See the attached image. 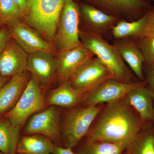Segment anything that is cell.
<instances>
[{"instance_id": "1", "label": "cell", "mask_w": 154, "mask_h": 154, "mask_svg": "<svg viewBox=\"0 0 154 154\" xmlns=\"http://www.w3.org/2000/svg\"><path fill=\"white\" fill-rule=\"evenodd\" d=\"M102 111L87 134V141L132 143L146 123L129 104L126 95L107 103Z\"/></svg>"}, {"instance_id": "11", "label": "cell", "mask_w": 154, "mask_h": 154, "mask_svg": "<svg viewBox=\"0 0 154 154\" xmlns=\"http://www.w3.org/2000/svg\"><path fill=\"white\" fill-rule=\"evenodd\" d=\"M57 66V56L51 53L38 51L29 54L26 70L37 80L45 93L56 81Z\"/></svg>"}, {"instance_id": "30", "label": "cell", "mask_w": 154, "mask_h": 154, "mask_svg": "<svg viewBox=\"0 0 154 154\" xmlns=\"http://www.w3.org/2000/svg\"><path fill=\"white\" fill-rule=\"evenodd\" d=\"M51 154H79L74 152L72 149L64 147L55 146L53 151Z\"/></svg>"}, {"instance_id": "24", "label": "cell", "mask_w": 154, "mask_h": 154, "mask_svg": "<svg viewBox=\"0 0 154 154\" xmlns=\"http://www.w3.org/2000/svg\"><path fill=\"white\" fill-rule=\"evenodd\" d=\"M127 152L128 154H154V122L146 123Z\"/></svg>"}, {"instance_id": "33", "label": "cell", "mask_w": 154, "mask_h": 154, "mask_svg": "<svg viewBox=\"0 0 154 154\" xmlns=\"http://www.w3.org/2000/svg\"><path fill=\"white\" fill-rule=\"evenodd\" d=\"M3 24L2 21V19H1V17H0V25Z\"/></svg>"}, {"instance_id": "5", "label": "cell", "mask_w": 154, "mask_h": 154, "mask_svg": "<svg viewBox=\"0 0 154 154\" xmlns=\"http://www.w3.org/2000/svg\"><path fill=\"white\" fill-rule=\"evenodd\" d=\"M80 10L75 0H65L53 42L58 52L82 45L79 38Z\"/></svg>"}, {"instance_id": "20", "label": "cell", "mask_w": 154, "mask_h": 154, "mask_svg": "<svg viewBox=\"0 0 154 154\" xmlns=\"http://www.w3.org/2000/svg\"><path fill=\"white\" fill-rule=\"evenodd\" d=\"M55 145L47 137L40 134L20 135L17 153L51 154Z\"/></svg>"}, {"instance_id": "23", "label": "cell", "mask_w": 154, "mask_h": 154, "mask_svg": "<svg viewBox=\"0 0 154 154\" xmlns=\"http://www.w3.org/2000/svg\"><path fill=\"white\" fill-rule=\"evenodd\" d=\"M132 143H114L87 141L79 154H123Z\"/></svg>"}, {"instance_id": "9", "label": "cell", "mask_w": 154, "mask_h": 154, "mask_svg": "<svg viewBox=\"0 0 154 154\" xmlns=\"http://www.w3.org/2000/svg\"><path fill=\"white\" fill-rule=\"evenodd\" d=\"M111 16L132 22L140 19L150 8L151 3L143 0H83Z\"/></svg>"}, {"instance_id": "22", "label": "cell", "mask_w": 154, "mask_h": 154, "mask_svg": "<svg viewBox=\"0 0 154 154\" xmlns=\"http://www.w3.org/2000/svg\"><path fill=\"white\" fill-rule=\"evenodd\" d=\"M154 19V5L146 12L140 19L129 22L121 19L113 28V39L131 36L140 32L150 23Z\"/></svg>"}, {"instance_id": "25", "label": "cell", "mask_w": 154, "mask_h": 154, "mask_svg": "<svg viewBox=\"0 0 154 154\" xmlns=\"http://www.w3.org/2000/svg\"><path fill=\"white\" fill-rule=\"evenodd\" d=\"M0 17L3 24L11 26L22 19L14 0H0Z\"/></svg>"}, {"instance_id": "7", "label": "cell", "mask_w": 154, "mask_h": 154, "mask_svg": "<svg viewBox=\"0 0 154 154\" xmlns=\"http://www.w3.org/2000/svg\"><path fill=\"white\" fill-rule=\"evenodd\" d=\"M45 94L37 80L31 75L17 104L12 110L3 115L9 119L15 125L23 127L31 116L46 107Z\"/></svg>"}, {"instance_id": "12", "label": "cell", "mask_w": 154, "mask_h": 154, "mask_svg": "<svg viewBox=\"0 0 154 154\" xmlns=\"http://www.w3.org/2000/svg\"><path fill=\"white\" fill-rule=\"evenodd\" d=\"M141 82L123 83L114 78L108 79L87 93L82 105L84 106H95L112 102L126 96Z\"/></svg>"}, {"instance_id": "4", "label": "cell", "mask_w": 154, "mask_h": 154, "mask_svg": "<svg viewBox=\"0 0 154 154\" xmlns=\"http://www.w3.org/2000/svg\"><path fill=\"white\" fill-rule=\"evenodd\" d=\"M65 0H29L22 19L52 44Z\"/></svg>"}, {"instance_id": "3", "label": "cell", "mask_w": 154, "mask_h": 154, "mask_svg": "<svg viewBox=\"0 0 154 154\" xmlns=\"http://www.w3.org/2000/svg\"><path fill=\"white\" fill-rule=\"evenodd\" d=\"M104 106H77L63 112L61 134L63 147L72 149L87 135L92 122Z\"/></svg>"}, {"instance_id": "13", "label": "cell", "mask_w": 154, "mask_h": 154, "mask_svg": "<svg viewBox=\"0 0 154 154\" xmlns=\"http://www.w3.org/2000/svg\"><path fill=\"white\" fill-rule=\"evenodd\" d=\"M95 56L83 44L72 49L58 52L56 82L58 85L68 82L83 65Z\"/></svg>"}, {"instance_id": "18", "label": "cell", "mask_w": 154, "mask_h": 154, "mask_svg": "<svg viewBox=\"0 0 154 154\" xmlns=\"http://www.w3.org/2000/svg\"><path fill=\"white\" fill-rule=\"evenodd\" d=\"M112 45L138 79L144 81L143 73L144 57L136 42L129 36L114 39Z\"/></svg>"}, {"instance_id": "27", "label": "cell", "mask_w": 154, "mask_h": 154, "mask_svg": "<svg viewBox=\"0 0 154 154\" xmlns=\"http://www.w3.org/2000/svg\"><path fill=\"white\" fill-rule=\"evenodd\" d=\"M12 38L11 28H4L0 30V54L3 52L8 42Z\"/></svg>"}, {"instance_id": "21", "label": "cell", "mask_w": 154, "mask_h": 154, "mask_svg": "<svg viewBox=\"0 0 154 154\" xmlns=\"http://www.w3.org/2000/svg\"><path fill=\"white\" fill-rule=\"evenodd\" d=\"M22 127L15 125L5 116H0V152L4 154H17Z\"/></svg>"}, {"instance_id": "34", "label": "cell", "mask_w": 154, "mask_h": 154, "mask_svg": "<svg viewBox=\"0 0 154 154\" xmlns=\"http://www.w3.org/2000/svg\"><path fill=\"white\" fill-rule=\"evenodd\" d=\"M0 154H3V153L2 152H0Z\"/></svg>"}, {"instance_id": "16", "label": "cell", "mask_w": 154, "mask_h": 154, "mask_svg": "<svg viewBox=\"0 0 154 154\" xmlns=\"http://www.w3.org/2000/svg\"><path fill=\"white\" fill-rule=\"evenodd\" d=\"M129 104L146 123L154 122V93L145 81L127 94Z\"/></svg>"}, {"instance_id": "15", "label": "cell", "mask_w": 154, "mask_h": 154, "mask_svg": "<svg viewBox=\"0 0 154 154\" xmlns=\"http://www.w3.org/2000/svg\"><path fill=\"white\" fill-rule=\"evenodd\" d=\"M29 54L12 38L0 54V75L12 77L27 71Z\"/></svg>"}, {"instance_id": "29", "label": "cell", "mask_w": 154, "mask_h": 154, "mask_svg": "<svg viewBox=\"0 0 154 154\" xmlns=\"http://www.w3.org/2000/svg\"><path fill=\"white\" fill-rule=\"evenodd\" d=\"M145 59V63H154V48L142 50Z\"/></svg>"}, {"instance_id": "8", "label": "cell", "mask_w": 154, "mask_h": 154, "mask_svg": "<svg viewBox=\"0 0 154 154\" xmlns=\"http://www.w3.org/2000/svg\"><path fill=\"white\" fill-rule=\"evenodd\" d=\"M78 4L80 30L97 34L108 41L113 39V28L122 19L105 14L84 1Z\"/></svg>"}, {"instance_id": "28", "label": "cell", "mask_w": 154, "mask_h": 154, "mask_svg": "<svg viewBox=\"0 0 154 154\" xmlns=\"http://www.w3.org/2000/svg\"><path fill=\"white\" fill-rule=\"evenodd\" d=\"M29 0H14V3L22 16V19L28 9Z\"/></svg>"}, {"instance_id": "26", "label": "cell", "mask_w": 154, "mask_h": 154, "mask_svg": "<svg viewBox=\"0 0 154 154\" xmlns=\"http://www.w3.org/2000/svg\"><path fill=\"white\" fill-rule=\"evenodd\" d=\"M143 73L144 81L154 93V63H144Z\"/></svg>"}, {"instance_id": "6", "label": "cell", "mask_w": 154, "mask_h": 154, "mask_svg": "<svg viewBox=\"0 0 154 154\" xmlns=\"http://www.w3.org/2000/svg\"><path fill=\"white\" fill-rule=\"evenodd\" d=\"M61 107L47 106L34 113L22 127L21 134H40L47 137L55 146L63 147L61 134Z\"/></svg>"}, {"instance_id": "14", "label": "cell", "mask_w": 154, "mask_h": 154, "mask_svg": "<svg viewBox=\"0 0 154 154\" xmlns=\"http://www.w3.org/2000/svg\"><path fill=\"white\" fill-rule=\"evenodd\" d=\"M12 38L28 54L38 51L55 54L54 46L36 30L19 21L11 26Z\"/></svg>"}, {"instance_id": "17", "label": "cell", "mask_w": 154, "mask_h": 154, "mask_svg": "<svg viewBox=\"0 0 154 154\" xmlns=\"http://www.w3.org/2000/svg\"><path fill=\"white\" fill-rule=\"evenodd\" d=\"M29 72L15 75L0 90V116L12 110L21 98L31 77Z\"/></svg>"}, {"instance_id": "31", "label": "cell", "mask_w": 154, "mask_h": 154, "mask_svg": "<svg viewBox=\"0 0 154 154\" xmlns=\"http://www.w3.org/2000/svg\"><path fill=\"white\" fill-rule=\"evenodd\" d=\"M11 77H5L0 75V90L2 88L3 86L8 82Z\"/></svg>"}, {"instance_id": "35", "label": "cell", "mask_w": 154, "mask_h": 154, "mask_svg": "<svg viewBox=\"0 0 154 154\" xmlns=\"http://www.w3.org/2000/svg\"><path fill=\"white\" fill-rule=\"evenodd\" d=\"M17 154H28L17 153Z\"/></svg>"}, {"instance_id": "10", "label": "cell", "mask_w": 154, "mask_h": 154, "mask_svg": "<svg viewBox=\"0 0 154 154\" xmlns=\"http://www.w3.org/2000/svg\"><path fill=\"white\" fill-rule=\"evenodd\" d=\"M111 78H113L109 70L95 56L83 65L68 82L76 90L88 92Z\"/></svg>"}, {"instance_id": "2", "label": "cell", "mask_w": 154, "mask_h": 154, "mask_svg": "<svg viewBox=\"0 0 154 154\" xmlns=\"http://www.w3.org/2000/svg\"><path fill=\"white\" fill-rule=\"evenodd\" d=\"M83 45L93 53L109 70L113 78L123 83L139 81L125 63L116 48L102 36L79 29Z\"/></svg>"}, {"instance_id": "19", "label": "cell", "mask_w": 154, "mask_h": 154, "mask_svg": "<svg viewBox=\"0 0 154 154\" xmlns=\"http://www.w3.org/2000/svg\"><path fill=\"white\" fill-rule=\"evenodd\" d=\"M73 88L68 82L61 83L45 95L46 107L55 106L61 108L76 107L82 104L86 94Z\"/></svg>"}, {"instance_id": "32", "label": "cell", "mask_w": 154, "mask_h": 154, "mask_svg": "<svg viewBox=\"0 0 154 154\" xmlns=\"http://www.w3.org/2000/svg\"><path fill=\"white\" fill-rule=\"evenodd\" d=\"M143 1H145V2H148L151 3L154 2V0H143Z\"/></svg>"}, {"instance_id": "36", "label": "cell", "mask_w": 154, "mask_h": 154, "mask_svg": "<svg viewBox=\"0 0 154 154\" xmlns=\"http://www.w3.org/2000/svg\"></svg>"}]
</instances>
